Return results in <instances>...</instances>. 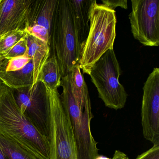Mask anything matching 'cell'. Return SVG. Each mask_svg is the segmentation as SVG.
<instances>
[{"label":"cell","mask_w":159,"mask_h":159,"mask_svg":"<svg viewBox=\"0 0 159 159\" xmlns=\"http://www.w3.org/2000/svg\"><path fill=\"white\" fill-rule=\"evenodd\" d=\"M111 159H129V158L125 153L118 150L115 151Z\"/></svg>","instance_id":"603a6c76"},{"label":"cell","mask_w":159,"mask_h":159,"mask_svg":"<svg viewBox=\"0 0 159 159\" xmlns=\"http://www.w3.org/2000/svg\"><path fill=\"white\" fill-rule=\"evenodd\" d=\"M28 35L33 36L49 44H51V35L46 29L39 25H31L25 29Z\"/></svg>","instance_id":"d6986e66"},{"label":"cell","mask_w":159,"mask_h":159,"mask_svg":"<svg viewBox=\"0 0 159 159\" xmlns=\"http://www.w3.org/2000/svg\"><path fill=\"white\" fill-rule=\"evenodd\" d=\"M27 36L21 39L8 52L2 54V56L6 60H8L14 57L28 54V48Z\"/></svg>","instance_id":"ac0fdd59"},{"label":"cell","mask_w":159,"mask_h":159,"mask_svg":"<svg viewBox=\"0 0 159 159\" xmlns=\"http://www.w3.org/2000/svg\"><path fill=\"white\" fill-rule=\"evenodd\" d=\"M58 0L34 1L29 18V26L36 25L46 29L51 35Z\"/></svg>","instance_id":"7c38bea8"},{"label":"cell","mask_w":159,"mask_h":159,"mask_svg":"<svg viewBox=\"0 0 159 159\" xmlns=\"http://www.w3.org/2000/svg\"><path fill=\"white\" fill-rule=\"evenodd\" d=\"M135 159H159V145H153L151 148L139 155Z\"/></svg>","instance_id":"44dd1931"},{"label":"cell","mask_w":159,"mask_h":159,"mask_svg":"<svg viewBox=\"0 0 159 159\" xmlns=\"http://www.w3.org/2000/svg\"><path fill=\"white\" fill-rule=\"evenodd\" d=\"M25 30H15L0 36V56L8 52L21 39L26 37Z\"/></svg>","instance_id":"e0dca14e"},{"label":"cell","mask_w":159,"mask_h":159,"mask_svg":"<svg viewBox=\"0 0 159 159\" xmlns=\"http://www.w3.org/2000/svg\"><path fill=\"white\" fill-rule=\"evenodd\" d=\"M116 11L93 1L90 11L89 33L84 42L79 62L83 74L90 70L106 52L113 49L116 38Z\"/></svg>","instance_id":"3957f363"},{"label":"cell","mask_w":159,"mask_h":159,"mask_svg":"<svg viewBox=\"0 0 159 159\" xmlns=\"http://www.w3.org/2000/svg\"><path fill=\"white\" fill-rule=\"evenodd\" d=\"M51 51L55 54L62 77L79 65L81 48L73 22L70 0H58L53 21Z\"/></svg>","instance_id":"277c9868"},{"label":"cell","mask_w":159,"mask_h":159,"mask_svg":"<svg viewBox=\"0 0 159 159\" xmlns=\"http://www.w3.org/2000/svg\"><path fill=\"white\" fill-rule=\"evenodd\" d=\"M0 159H9L0 147Z\"/></svg>","instance_id":"cb8c5ba5"},{"label":"cell","mask_w":159,"mask_h":159,"mask_svg":"<svg viewBox=\"0 0 159 159\" xmlns=\"http://www.w3.org/2000/svg\"><path fill=\"white\" fill-rule=\"evenodd\" d=\"M45 88L50 108V159H77L74 137L58 89Z\"/></svg>","instance_id":"8992f818"},{"label":"cell","mask_w":159,"mask_h":159,"mask_svg":"<svg viewBox=\"0 0 159 159\" xmlns=\"http://www.w3.org/2000/svg\"><path fill=\"white\" fill-rule=\"evenodd\" d=\"M28 55L31 58L33 66L34 85L39 80L41 71L51 54L49 44L28 34Z\"/></svg>","instance_id":"4fadbf2b"},{"label":"cell","mask_w":159,"mask_h":159,"mask_svg":"<svg viewBox=\"0 0 159 159\" xmlns=\"http://www.w3.org/2000/svg\"><path fill=\"white\" fill-rule=\"evenodd\" d=\"M61 79L55 54L51 51V54L41 71L38 81L42 82L45 87L58 89L61 85Z\"/></svg>","instance_id":"9a60e30c"},{"label":"cell","mask_w":159,"mask_h":159,"mask_svg":"<svg viewBox=\"0 0 159 159\" xmlns=\"http://www.w3.org/2000/svg\"><path fill=\"white\" fill-rule=\"evenodd\" d=\"M102 4L107 6L110 9L115 10V8L120 7L124 9H127V1L126 0H102Z\"/></svg>","instance_id":"7402d4cb"},{"label":"cell","mask_w":159,"mask_h":159,"mask_svg":"<svg viewBox=\"0 0 159 159\" xmlns=\"http://www.w3.org/2000/svg\"><path fill=\"white\" fill-rule=\"evenodd\" d=\"M1 0H0V2H1Z\"/></svg>","instance_id":"d4e9b609"},{"label":"cell","mask_w":159,"mask_h":159,"mask_svg":"<svg viewBox=\"0 0 159 159\" xmlns=\"http://www.w3.org/2000/svg\"><path fill=\"white\" fill-rule=\"evenodd\" d=\"M34 1L1 0L0 2V36L29 26Z\"/></svg>","instance_id":"30bf717a"},{"label":"cell","mask_w":159,"mask_h":159,"mask_svg":"<svg viewBox=\"0 0 159 159\" xmlns=\"http://www.w3.org/2000/svg\"><path fill=\"white\" fill-rule=\"evenodd\" d=\"M31 60L28 54L14 57L8 60L5 70L8 72L20 70L25 67Z\"/></svg>","instance_id":"ffe728a7"},{"label":"cell","mask_w":159,"mask_h":159,"mask_svg":"<svg viewBox=\"0 0 159 159\" xmlns=\"http://www.w3.org/2000/svg\"><path fill=\"white\" fill-rule=\"evenodd\" d=\"M21 113L49 141L50 108L46 88L38 81L32 86L13 90Z\"/></svg>","instance_id":"52a82bcc"},{"label":"cell","mask_w":159,"mask_h":159,"mask_svg":"<svg viewBox=\"0 0 159 159\" xmlns=\"http://www.w3.org/2000/svg\"><path fill=\"white\" fill-rule=\"evenodd\" d=\"M0 147L9 159H37L19 145L1 134Z\"/></svg>","instance_id":"2e32d148"},{"label":"cell","mask_w":159,"mask_h":159,"mask_svg":"<svg viewBox=\"0 0 159 159\" xmlns=\"http://www.w3.org/2000/svg\"><path fill=\"white\" fill-rule=\"evenodd\" d=\"M121 70L113 49L105 53L91 69L89 75L98 97L109 108L121 109L125 106L127 94L119 81Z\"/></svg>","instance_id":"5b68a950"},{"label":"cell","mask_w":159,"mask_h":159,"mask_svg":"<svg viewBox=\"0 0 159 159\" xmlns=\"http://www.w3.org/2000/svg\"><path fill=\"white\" fill-rule=\"evenodd\" d=\"M60 86L63 88L60 99L72 130L77 159H98V143L91 131L93 115L90 96L84 101H76L71 90L70 73L62 77Z\"/></svg>","instance_id":"7a4b0ae2"},{"label":"cell","mask_w":159,"mask_h":159,"mask_svg":"<svg viewBox=\"0 0 159 159\" xmlns=\"http://www.w3.org/2000/svg\"><path fill=\"white\" fill-rule=\"evenodd\" d=\"M141 124L143 136L159 145V69L154 68L143 88Z\"/></svg>","instance_id":"9c48e42d"},{"label":"cell","mask_w":159,"mask_h":159,"mask_svg":"<svg viewBox=\"0 0 159 159\" xmlns=\"http://www.w3.org/2000/svg\"><path fill=\"white\" fill-rule=\"evenodd\" d=\"M93 0H70L79 44L82 48L90 27V11Z\"/></svg>","instance_id":"8fae6325"},{"label":"cell","mask_w":159,"mask_h":159,"mask_svg":"<svg viewBox=\"0 0 159 159\" xmlns=\"http://www.w3.org/2000/svg\"><path fill=\"white\" fill-rule=\"evenodd\" d=\"M129 15L134 38L145 46L159 45V0H132Z\"/></svg>","instance_id":"ba28073f"},{"label":"cell","mask_w":159,"mask_h":159,"mask_svg":"<svg viewBox=\"0 0 159 159\" xmlns=\"http://www.w3.org/2000/svg\"><path fill=\"white\" fill-rule=\"evenodd\" d=\"M0 134L37 159H50L49 141L21 113L13 90L0 83Z\"/></svg>","instance_id":"6da1fadb"},{"label":"cell","mask_w":159,"mask_h":159,"mask_svg":"<svg viewBox=\"0 0 159 159\" xmlns=\"http://www.w3.org/2000/svg\"><path fill=\"white\" fill-rule=\"evenodd\" d=\"M33 80V66L30 61L25 67L17 71L0 70V83L13 90L30 87Z\"/></svg>","instance_id":"5bb4252c"}]
</instances>
